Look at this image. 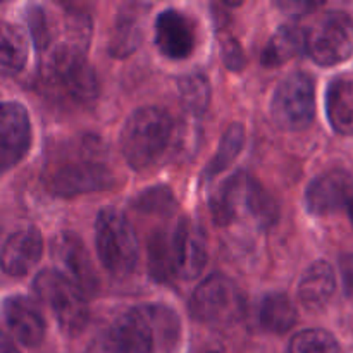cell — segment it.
Here are the masks:
<instances>
[{"instance_id":"e0dca14e","label":"cell","mask_w":353,"mask_h":353,"mask_svg":"<svg viewBox=\"0 0 353 353\" xmlns=\"http://www.w3.org/2000/svg\"><path fill=\"white\" fill-rule=\"evenodd\" d=\"M43 240L34 230H21L9 234L2 247V271L10 278L26 276L40 262Z\"/></svg>"},{"instance_id":"5b68a950","label":"cell","mask_w":353,"mask_h":353,"mask_svg":"<svg viewBox=\"0 0 353 353\" xmlns=\"http://www.w3.org/2000/svg\"><path fill=\"white\" fill-rule=\"evenodd\" d=\"M95 247L110 276L128 278L138 262V240L128 217L116 207H103L95 219Z\"/></svg>"},{"instance_id":"9a60e30c","label":"cell","mask_w":353,"mask_h":353,"mask_svg":"<svg viewBox=\"0 0 353 353\" xmlns=\"http://www.w3.org/2000/svg\"><path fill=\"white\" fill-rule=\"evenodd\" d=\"M352 196L353 176L345 169H331L307 186L305 207L314 216H327L348 205Z\"/></svg>"},{"instance_id":"6da1fadb","label":"cell","mask_w":353,"mask_h":353,"mask_svg":"<svg viewBox=\"0 0 353 353\" xmlns=\"http://www.w3.org/2000/svg\"><path fill=\"white\" fill-rule=\"evenodd\" d=\"M41 179L52 195L76 196L110 190L117 176L105 143L95 134H79L52 148Z\"/></svg>"},{"instance_id":"30bf717a","label":"cell","mask_w":353,"mask_h":353,"mask_svg":"<svg viewBox=\"0 0 353 353\" xmlns=\"http://www.w3.org/2000/svg\"><path fill=\"white\" fill-rule=\"evenodd\" d=\"M90 353H155L154 327L143 307L117 316L97 338Z\"/></svg>"},{"instance_id":"277c9868","label":"cell","mask_w":353,"mask_h":353,"mask_svg":"<svg viewBox=\"0 0 353 353\" xmlns=\"http://www.w3.org/2000/svg\"><path fill=\"white\" fill-rule=\"evenodd\" d=\"M176 123L162 107H140L123 124L119 147L128 164L137 171L157 164L171 147Z\"/></svg>"},{"instance_id":"7a4b0ae2","label":"cell","mask_w":353,"mask_h":353,"mask_svg":"<svg viewBox=\"0 0 353 353\" xmlns=\"http://www.w3.org/2000/svg\"><path fill=\"white\" fill-rule=\"evenodd\" d=\"M86 47L59 41L48 52L41 83L48 95L72 107H90L99 97V78L85 57Z\"/></svg>"},{"instance_id":"d6986e66","label":"cell","mask_w":353,"mask_h":353,"mask_svg":"<svg viewBox=\"0 0 353 353\" xmlns=\"http://www.w3.org/2000/svg\"><path fill=\"white\" fill-rule=\"evenodd\" d=\"M326 114L336 133L353 134V78L340 76L327 85Z\"/></svg>"},{"instance_id":"2e32d148","label":"cell","mask_w":353,"mask_h":353,"mask_svg":"<svg viewBox=\"0 0 353 353\" xmlns=\"http://www.w3.org/2000/svg\"><path fill=\"white\" fill-rule=\"evenodd\" d=\"M3 323L14 338L26 347H37L43 341L47 323L34 300L16 295L3 300Z\"/></svg>"},{"instance_id":"4fadbf2b","label":"cell","mask_w":353,"mask_h":353,"mask_svg":"<svg viewBox=\"0 0 353 353\" xmlns=\"http://www.w3.org/2000/svg\"><path fill=\"white\" fill-rule=\"evenodd\" d=\"M52 259L62 268L68 278H71L85 293H95L99 288V278L93 268V261L85 243L76 233H59L50 245Z\"/></svg>"},{"instance_id":"f546056e","label":"cell","mask_w":353,"mask_h":353,"mask_svg":"<svg viewBox=\"0 0 353 353\" xmlns=\"http://www.w3.org/2000/svg\"><path fill=\"white\" fill-rule=\"evenodd\" d=\"M221 52H223L224 64H226L231 71H241V69H243L245 55L240 43L236 41V38H223V41H221Z\"/></svg>"},{"instance_id":"ffe728a7","label":"cell","mask_w":353,"mask_h":353,"mask_svg":"<svg viewBox=\"0 0 353 353\" xmlns=\"http://www.w3.org/2000/svg\"><path fill=\"white\" fill-rule=\"evenodd\" d=\"M302 50H307V31L293 24H285L269 38L261 61L265 68H276L296 57Z\"/></svg>"},{"instance_id":"5bb4252c","label":"cell","mask_w":353,"mask_h":353,"mask_svg":"<svg viewBox=\"0 0 353 353\" xmlns=\"http://www.w3.org/2000/svg\"><path fill=\"white\" fill-rule=\"evenodd\" d=\"M155 45L172 61L188 59L195 50L196 31L193 21L178 9H165L155 19Z\"/></svg>"},{"instance_id":"9c48e42d","label":"cell","mask_w":353,"mask_h":353,"mask_svg":"<svg viewBox=\"0 0 353 353\" xmlns=\"http://www.w3.org/2000/svg\"><path fill=\"white\" fill-rule=\"evenodd\" d=\"M307 54L319 65H336L353 54V17L345 10L326 12L307 31Z\"/></svg>"},{"instance_id":"7c38bea8","label":"cell","mask_w":353,"mask_h":353,"mask_svg":"<svg viewBox=\"0 0 353 353\" xmlns=\"http://www.w3.org/2000/svg\"><path fill=\"white\" fill-rule=\"evenodd\" d=\"M31 121L30 114L19 102L2 103L0 119V165L2 171L19 164L31 148Z\"/></svg>"},{"instance_id":"cb8c5ba5","label":"cell","mask_w":353,"mask_h":353,"mask_svg":"<svg viewBox=\"0 0 353 353\" xmlns=\"http://www.w3.org/2000/svg\"><path fill=\"white\" fill-rule=\"evenodd\" d=\"M245 137H247V133H245L243 124L240 123L230 124V128L224 131L223 138H221V143H219V148H217L216 155L210 159L205 171H203V178L210 181V179L219 176L223 171H226V169L236 161L240 152L243 150Z\"/></svg>"},{"instance_id":"603a6c76","label":"cell","mask_w":353,"mask_h":353,"mask_svg":"<svg viewBox=\"0 0 353 353\" xmlns=\"http://www.w3.org/2000/svg\"><path fill=\"white\" fill-rule=\"evenodd\" d=\"M28 38L21 28L10 23L2 24V37H0V69L6 78L19 74L28 61Z\"/></svg>"},{"instance_id":"44dd1931","label":"cell","mask_w":353,"mask_h":353,"mask_svg":"<svg viewBox=\"0 0 353 353\" xmlns=\"http://www.w3.org/2000/svg\"><path fill=\"white\" fill-rule=\"evenodd\" d=\"M140 9L141 6H137V3L124 6L117 16L109 45V52L114 57H128L140 45L141 34H143V28H141L143 12Z\"/></svg>"},{"instance_id":"8fae6325","label":"cell","mask_w":353,"mask_h":353,"mask_svg":"<svg viewBox=\"0 0 353 353\" xmlns=\"http://www.w3.org/2000/svg\"><path fill=\"white\" fill-rule=\"evenodd\" d=\"M205 233L196 221L183 217L172 231V259L178 278L195 279L203 272L207 264Z\"/></svg>"},{"instance_id":"4316f807","label":"cell","mask_w":353,"mask_h":353,"mask_svg":"<svg viewBox=\"0 0 353 353\" xmlns=\"http://www.w3.org/2000/svg\"><path fill=\"white\" fill-rule=\"evenodd\" d=\"M143 310L150 319L159 341L164 347H174L179 340V333H181V323H179V317L176 316L174 310L169 309L168 305H161V303L147 305L143 307Z\"/></svg>"},{"instance_id":"484cf974","label":"cell","mask_w":353,"mask_h":353,"mask_svg":"<svg viewBox=\"0 0 353 353\" xmlns=\"http://www.w3.org/2000/svg\"><path fill=\"white\" fill-rule=\"evenodd\" d=\"M148 271L157 281H168L174 272L172 259V233L157 231L148 243Z\"/></svg>"},{"instance_id":"4dcf8cb0","label":"cell","mask_w":353,"mask_h":353,"mask_svg":"<svg viewBox=\"0 0 353 353\" xmlns=\"http://www.w3.org/2000/svg\"><path fill=\"white\" fill-rule=\"evenodd\" d=\"M340 272H341V279H343L345 292H347V295L353 296V254L341 255Z\"/></svg>"},{"instance_id":"ba28073f","label":"cell","mask_w":353,"mask_h":353,"mask_svg":"<svg viewBox=\"0 0 353 353\" xmlns=\"http://www.w3.org/2000/svg\"><path fill=\"white\" fill-rule=\"evenodd\" d=\"M271 116L276 126L286 131H302L316 116V86L307 72L286 76L276 88L271 102Z\"/></svg>"},{"instance_id":"d4e9b609","label":"cell","mask_w":353,"mask_h":353,"mask_svg":"<svg viewBox=\"0 0 353 353\" xmlns=\"http://www.w3.org/2000/svg\"><path fill=\"white\" fill-rule=\"evenodd\" d=\"M179 100L183 107L193 116H203L210 105V83L209 78L202 72H192L183 76L178 81Z\"/></svg>"},{"instance_id":"8992f818","label":"cell","mask_w":353,"mask_h":353,"mask_svg":"<svg viewBox=\"0 0 353 353\" xmlns=\"http://www.w3.org/2000/svg\"><path fill=\"white\" fill-rule=\"evenodd\" d=\"M38 299L52 310L59 327L69 336L81 333L90 319L85 292L57 269H43L33 281Z\"/></svg>"},{"instance_id":"83f0119b","label":"cell","mask_w":353,"mask_h":353,"mask_svg":"<svg viewBox=\"0 0 353 353\" xmlns=\"http://www.w3.org/2000/svg\"><path fill=\"white\" fill-rule=\"evenodd\" d=\"M288 353H340V343L324 330H305L292 338Z\"/></svg>"},{"instance_id":"d6a6232c","label":"cell","mask_w":353,"mask_h":353,"mask_svg":"<svg viewBox=\"0 0 353 353\" xmlns=\"http://www.w3.org/2000/svg\"><path fill=\"white\" fill-rule=\"evenodd\" d=\"M347 210H348V217H350V223H352V226H353V196H352L350 202H348Z\"/></svg>"},{"instance_id":"1f68e13d","label":"cell","mask_w":353,"mask_h":353,"mask_svg":"<svg viewBox=\"0 0 353 353\" xmlns=\"http://www.w3.org/2000/svg\"><path fill=\"white\" fill-rule=\"evenodd\" d=\"M2 353H19V350L16 348V345L9 340L7 336L2 338Z\"/></svg>"},{"instance_id":"ac0fdd59","label":"cell","mask_w":353,"mask_h":353,"mask_svg":"<svg viewBox=\"0 0 353 353\" xmlns=\"http://www.w3.org/2000/svg\"><path fill=\"white\" fill-rule=\"evenodd\" d=\"M336 290V276L326 261H316L307 268L299 283V300L309 312H321Z\"/></svg>"},{"instance_id":"f1b7e54d","label":"cell","mask_w":353,"mask_h":353,"mask_svg":"<svg viewBox=\"0 0 353 353\" xmlns=\"http://www.w3.org/2000/svg\"><path fill=\"white\" fill-rule=\"evenodd\" d=\"M134 209L138 212L148 214V216H171L178 207L174 195L168 186H154V188L145 190L137 196L133 202Z\"/></svg>"},{"instance_id":"52a82bcc","label":"cell","mask_w":353,"mask_h":353,"mask_svg":"<svg viewBox=\"0 0 353 353\" xmlns=\"http://www.w3.org/2000/svg\"><path fill=\"white\" fill-rule=\"evenodd\" d=\"M245 299L236 283L224 274H212L196 286L190 312L209 326H231L243 317Z\"/></svg>"},{"instance_id":"7402d4cb","label":"cell","mask_w":353,"mask_h":353,"mask_svg":"<svg viewBox=\"0 0 353 353\" xmlns=\"http://www.w3.org/2000/svg\"><path fill=\"white\" fill-rule=\"evenodd\" d=\"M296 307L285 293H269L259 307L261 326L269 333L285 334L296 324Z\"/></svg>"},{"instance_id":"3957f363","label":"cell","mask_w":353,"mask_h":353,"mask_svg":"<svg viewBox=\"0 0 353 353\" xmlns=\"http://www.w3.org/2000/svg\"><path fill=\"white\" fill-rule=\"evenodd\" d=\"M210 214L217 226H231L250 219L261 230L272 226L278 219V205L271 193L245 171L224 179L210 199Z\"/></svg>"}]
</instances>
